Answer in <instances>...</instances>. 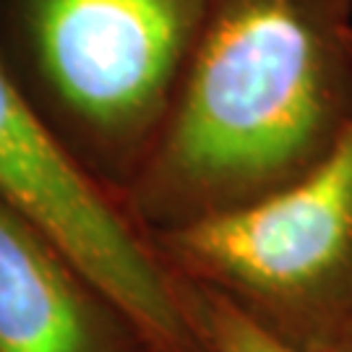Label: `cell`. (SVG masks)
Segmentation results:
<instances>
[{"label":"cell","instance_id":"obj_1","mask_svg":"<svg viewBox=\"0 0 352 352\" xmlns=\"http://www.w3.org/2000/svg\"><path fill=\"white\" fill-rule=\"evenodd\" d=\"M352 107V0H212L162 131L120 193L149 238L289 186Z\"/></svg>","mask_w":352,"mask_h":352},{"label":"cell","instance_id":"obj_2","mask_svg":"<svg viewBox=\"0 0 352 352\" xmlns=\"http://www.w3.org/2000/svg\"><path fill=\"white\" fill-rule=\"evenodd\" d=\"M212 0H8V60L45 123L107 190L162 131Z\"/></svg>","mask_w":352,"mask_h":352},{"label":"cell","instance_id":"obj_3","mask_svg":"<svg viewBox=\"0 0 352 352\" xmlns=\"http://www.w3.org/2000/svg\"><path fill=\"white\" fill-rule=\"evenodd\" d=\"M146 240L170 274L222 289L302 352L352 342V107L289 186Z\"/></svg>","mask_w":352,"mask_h":352},{"label":"cell","instance_id":"obj_4","mask_svg":"<svg viewBox=\"0 0 352 352\" xmlns=\"http://www.w3.org/2000/svg\"><path fill=\"white\" fill-rule=\"evenodd\" d=\"M0 196L26 214L139 327L151 352H201L175 279L113 190L45 123L0 52Z\"/></svg>","mask_w":352,"mask_h":352},{"label":"cell","instance_id":"obj_5","mask_svg":"<svg viewBox=\"0 0 352 352\" xmlns=\"http://www.w3.org/2000/svg\"><path fill=\"white\" fill-rule=\"evenodd\" d=\"M0 352H151L139 327L3 196Z\"/></svg>","mask_w":352,"mask_h":352},{"label":"cell","instance_id":"obj_6","mask_svg":"<svg viewBox=\"0 0 352 352\" xmlns=\"http://www.w3.org/2000/svg\"><path fill=\"white\" fill-rule=\"evenodd\" d=\"M180 311L201 352H302L206 282L175 277Z\"/></svg>","mask_w":352,"mask_h":352},{"label":"cell","instance_id":"obj_7","mask_svg":"<svg viewBox=\"0 0 352 352\" xmlns=\"http://www.w3.org/2000/svg\"><path fill=\"white\" fill-rule=\"evenodd\" d=\"M334 352H352V342H347V344H342V347H337Z\"/></svg>","mask_w":352,"mask_h":352}]
</instances>
